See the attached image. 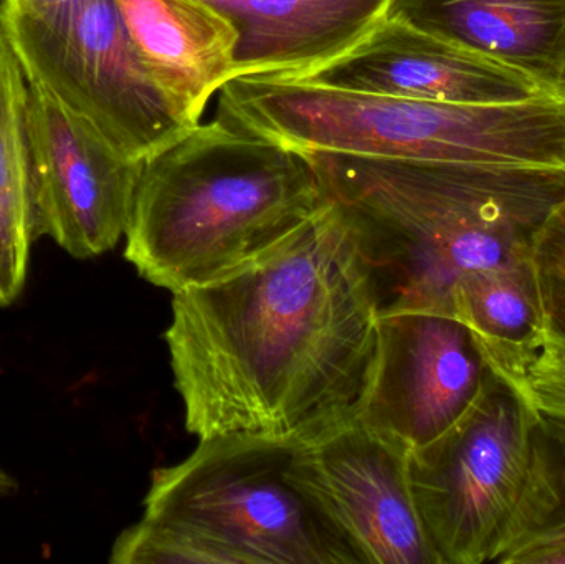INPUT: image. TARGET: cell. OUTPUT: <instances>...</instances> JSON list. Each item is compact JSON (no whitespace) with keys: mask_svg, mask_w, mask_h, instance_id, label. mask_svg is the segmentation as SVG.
Here are the masks:
<instances>
[{"mask_svg":"<svg viewBox=\"0 0 565 564\" xmlns=\"http://www.w3.org/2000/svg\"><path fill=\"white\" fill-rule=\"evenodd\" d=\"M164 340L192 436L298 444L361 416L379 313L334 205L234 274L172 294Z\"/></svg>","mask_w":565,"mask_h":564,"instance_id":"obj_1","label":"cell"},{"mask_svg":"<svg viewBox=\"0 0 565 564\" xmlns=\"http://www.w3.org/2000/svg\"><path fill=\"white\" fill-rule=\"evenodd\" d=\"M309 155L379 317L454 315L457 285L530 260L534 237L565 201V169Z\"/></svg>","mask_w":565,"mask_h":564,"instance_id":"obj_2","label":"cell"},{"mask_svg":"<svg viewBox=\"0 0 565 564\" xmlns=\"http://www.w3.org/2000/svg\"><path fill=\"white\" fill-rule=\"evenodd\" d=\"M329 204L309 152L215 118L142 162L125 257L178 294L260 260Z\"/></svg>","mask_w":565,"mask_h":564,"instance_id":"obj_3","label":"cell"},{"mask_svg":"<svg viewBox=\"0 0 565 564\" xmlns=\"http://www.w3.org/2000/svg\"><path fill=\"white\" fill-rule=\"evenodd\" d=\"M217 118L298 151L565 169V96L461 105L244 75Z\"/></svg>","mask_w":565,"mask_h":564,"instance_id":"obj_4","label":"cell"},{"mask_svg":"<svg viewBox=\"0 0 565 564\" xmlns=\"http://www.w3.org/2000/svg\"><path fill=\"white\" fill-rule=\"evenodd\" d=\"M295 444L201 439L152 472L145 513L119 533L115 564H359L351 546L292 486Z\"/></svg>","mask_w":565,"mask_h":564,"instance_id":"obj_5","label":"cell"},{"mask_svg":"<svg viewBox=\"0 0 565 564\" xmlns=\"http://www.w3.org/2000/svg\"><path fill=\"white\" fill-rule=\"evenodd\" d=\"M408 477L440 564L508 563L565 507L540 421L493 373L447 433L408 454Z\"/></svg>","mask_w":565,"mask_h":564,"instance_id":"obj_6","label":"cell"},{"mask_svg":"<svg viewBox=\"0 0 565 564\" xmlns=\"http://www.w3.org/2000/svg\"><path fill=\"white\" fill-rule=\"evenodd\" d=\"M26 82L145 161L188 131L142 65L116 0H0Z\"/></svg>","mask_w":565,"mask_h":564,"instance_id":"obj_7","label":"cell"},{"mask_svg":"<svg viewBox=\"0 0 565 564\" xmlns=\"http://www.w3.org/2000/svg\"><path fill=\"white\" fill-rule=\"evenodd\" d=\"M286 473L359 564H440L412 492L408 454L361 421L295 444Z\"/></svg>","mask_w":565,"mask_h":564,"instance_id":"obj_8","label":"cell"},{"mask_svg":"<svg viewBox=\"0 0 565 564\" xmlns=\"http://www.w3.org/2000/svg\"><path fill=\"white\" fill-rule=\"evenodd\" d=\"M33 235L78 260L113 251L128 231L142 162L29 83Z\"/></svg>","mask_w":565,"mask_h":564,"instance_id":"obj_9","label":"cell"},{"mask_svg":"<svg viewBox=\"0 0 565 564\" xmlns=\"http://www.w3.org/2000/svg\"><path fill=\"white\" fill-rule=\"evenodd\" d=\"M490 374L473 331L455 315H384L371 391L358 419L412 454L470 409Z\"/></svg>","mask_w":565,"mask_h":564,"instance_id":"obj_10","label":"cell"},{"mask_svg":"<svg viewBox=\"0 0 565 564\" xmlns=\"http://www.w3.org/2000/svg\"><path fill=\"white\" fill-rule=\"evenodd\" d=\"M281 78L461 105H503L550 95L523 73L387 15L341 55Z\"/></svg>","mask_w":565,"mask_h":564,"instance_id":"obj_11","label":"cell"},{"mask_svg":"<svg viewBox=\"0 0 565 564\" xmlns=\"http://www.w3.org/2000/svg\"><path fill=\"white\" fill-rule=\"evenodd\" d=\"M132 45L179 121L201 123L237 76L234 25L205 0H116Z\"/></svg>","mask_w":565,"mask_h":564,"instance_id":"obj_12","label":"cell"},{"mask_svg":"<svg viewBox=\"0 0 565 564\" xmlns=\"http://www.w3.org/2000/svg\"><path fill=\"white\" fill-rule=\"evenodd\" d=\"M385 15L565 96V0H391Z\"/></svg>","mask_w":565,"mask_h":564,"instance_id":"obj_13","label":"cell"},{"mask_svg":"<svg viewBox=\"0 0 565 564\" xmlns=\"http://www.w3.org/2000/svg\"><path fill=\"white\" fill-rule=\"evenodd\" d=\"M205 2L237 32V76H292L351 49L385 15L391 0Z\"/></svg>","mask_w":565,"mask_h":564,"instance_id":"obj_14","label":"cell"},{"mask_svg":"<svg viewBox=\"0 0 565 564\" xmlns=\"http://www.w3.org/2000/svg\"><path fill=\"white\" fill-rule=\"evenodd\" d=\"M26 102L25 73L0 35V308L22 294L35 242Z\"/></svg>","mask_w":565,"mask_h":564,"instance_id":"obj_15","label":"cell"},{"mask_svg":"<svg viewBox=\"0 0 565 564\" xmlns=\"http://www.w3.org/2000/svg\"><path fill=\"white\" fill-rule=\"evenodd\" d=\"M454 315L478 340L521 343L544 327L530 260L468 275L454 291Z\"/></svg>","mask_w":565,"mask_h":564,"instance_id":"obj_16","label":"cell"},{"mask_svg":"<svg viewBox=\"0 0 565 564\" xmlns=\"http://www.w3.org/2000/svg\"><path fill=\"white\" fill-rule=\"evenodd\" d=\"M531 264L540 291L544 327L565 340V201L534 237Z\"/></svg>","mask_w":565,"mask_h":564,"instance_id":"obj_17","label":"cell"},{"mask_svg":"<svg viewBox=\"0 0 565 564\" xmlns=\"http://www.w3.org/2000/svg\"><path fill=\"white\" fill-rule=\"evenodd\" d=\"M565 549V507L536 535L531 536L524 545L511 555L508 563L540 564L550 553Z\"/></svg>","mask_w":565,"mask_h":564,"instance_id":"obj_18","label":"cell"},{"mask_svg":"<svg viewBox=\"0 0 565 564\" xmlns=\"http://www.w3.org/2000/svg\"><path fill=\"white\" fill-rule=\"evenodd\" d=\"M17 490H19V482L13 479L12 473L7 472V470L0 466V500L9 499Z\"/></svg>","mask_w":565,"mask_h":564,"instance_id":"obj_19","label":"cell"},{"mask_svg":"<svg viewBox=\"0 0 565 564\" xmlns=\"http://www.w3.org/2000/svg\"><path fill=\"white\" fill-rule=\"evenodd\" d=\"M541 564H565V549L556 550L550 553Z\"/></svg>","mask_w":565,"mask_h":564,"instance_id":"obj_20","label":"cell"},{"mask_svg":"<svg viewBox=\"0 0 565 564\" xmlns=\"http://www.w3.org/2000/svg\"><path fill=\"white\" fill-rule=\"evenodd\" d=\"M30 2L49 3V2H60V0H30Z\"/></svg>","mask_w":565,"mask_h":564,"instance_id":"obj_21","label":"cell"}]
</instances>
